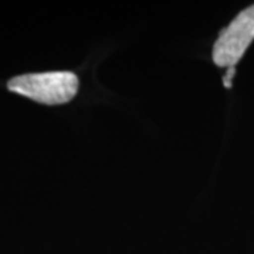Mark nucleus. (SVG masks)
<instances>
[{"label": "nucleus", "mask_w": 254, "mask_h": 254, "mask_svg": "<svg viewBox=\"0 0 254 254\" xmlns=\"http://www.w3.org/2000/svg\"><path fill=\"white\" fill-rule=\"evenodd\" d=\"M233 76H235V66H230V68H227V72L225 75V78H223V83H225L226 88L232 86V78Z\"/></svg>", "instance_id": "7ed1b4c3"}, {"label": "nucleus", "mask_w": 254, "mask_h": 254, "mask_svg": "<svg viewBox=\"0 0 254 254\" xmlns=\"http://www.w3.org/2000/svg\"><path fill=\"white\" fill-rule=\"evenodd\" d=\"M254 40V4L240 11L222 30L213 46L212 58L218 66H235Z\"/></svg>", "instance_id": "f03ea898"}, {"label": "nucleus", "mask_w": 254, "mask_h": 254, "mask_svg": "<svg viewBox=\"0 0 254 254\" xmlns=\"http://www.w3.org/2000/svg\"><path fill=\"white\" fill-rule=\"evenodd\" d=\"M7 88L38 103L63 105L73 99L79 88V79L69 71L26 73L10 79Z\"/></svg>", "instance_id": "f257e3e1"}]
</instances>
